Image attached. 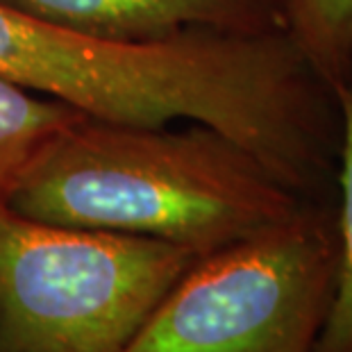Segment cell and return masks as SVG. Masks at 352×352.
<instances>
[{
	"mask_svg": "<svg viewBox=\"0 0 352 352\" xmlns=\"http://www.w3.org/2000/svg\"><path fill=\"white\" fill-rule=\"evenodd\" d=\"M0 78L98 121L207 125L302 200H336L339 96L284 30L125 43L0 5Z\"/></svg>",
	"mask_w": 352,
	"mask_h": 352,
	"instance_id": "obj_1",
	"label": "cell"
},
{
	"mask_svg": "<svg viewBox=\"0 0 352 352\" xmlns=\"http://www.w3.org/2000/svg\"><path fill=\"white\" fill-rule=\"evenodd\" d=\"M85 114L0 78V200L48 141Z\"/></svg>",
	"mask_w": 352,
	"mask_h": 352,
	"instance_id": "obj_6",
	"label": "cell"
},
{
	"mask_svg": "<svg viewBox=\"0 0 352 352\" xmlns=\"http://www.w3.org/2000/svg\"><path fill=\"white\" fill-rule=\"evenodd\" d=\"M341 107V151L336 170L339 264L334 296L314 352H352V85L336 89Z\"/></svg>",
	"mask_w": 352,
	"mask_h": 352,
	"instance_id": "obj_8",
	"label": "cell"
},
{
	"mask_svg": "<svg viewBox=\"0 0 352 352\" xmlns=\"http://www.w3.org/2000/svg\"><path fill=\"white\" fill-rule=\"evenodd\" d=\"M284 30L332 89L352 85V0H282Z\"/></svg>",
	"mask_w": 352,
	"mask_h": 352,
	"instance_id": "obj_7",
	"label": "cell"
},
{
	"mask_svg": "<svg viewBox=\"0 0 352 352\" xmlns=\"http://www.w3.org/2000/svg\"><path fill=\"white\" fill-rule=\"evenodd\" d=\"M0 5L46 23L125 43L164 41L191 30H284L282 0H0Z\"/></svg>",
	"mask_w": 352,
	"mask_h": 352,
	"instance_id": "obj_5",
	"label": "cell"
},
{
	"mask_svg": "<svg viewBox=\"0 0 352 352\" xmlns=\"http://www.w3.org/2000/svg\"><path fill=\"white\" fill-rule=\"evenodd\" d=\"M334 202L207 252L121 352H314L334 296Z\"/></svg>",
	"mask_w": 352,
	"mask_h": 352,
	"instance_id": "obj_4",
	"label": "cell"
},
{
	"mask_svg": "<svg viewBox=\"0 0 352 352\" xmlns=\"http://www.w3.org/2000/svg\"><path fill=\"white\" fill-rule=\"evenodd\" d=\"M3 202L36 221L160 239L202 257L311 200L207 125L82 116L41 148Z\"/></svg>",
	"mask_w": 352,
	"mask_h": 352,
	"instance_id": "obj_2",
	"label": "cell"
},
{
	"mask_svg": "<svg viewBox=\"0 0 352 352\" xmlns=\"http://www.w3.org/2000/svg\"><path fill=\"white\" fill-rule=\"evenodd\" d=\"M196 259L160 239L30 219L0 200V352H121Z\"/></svg>",
	"mask_w": 352,
	"mask_h": 352,
	"instance_id": "obj_3",
	"label": "cell"
}]
</instances>
